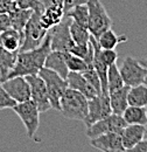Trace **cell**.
Masks as SVG:
<instances>
[{
	"instance_id": "6",
	"label": "cell",
	"mask_w": 147,
	"mask_h": 152,
	"mask_svg": "<svg viewBox=\"0 0 147 152\" xmlns=\"http://www.w3.org/2000/svg\"><path fill=\"white\" fill-rule=\"evenodd\" d=\"M12 110L18 115L21 122L23 123L28 138L34 139L40 126V111L35 103L32 99H29L15 104L12 108Z\"/></svg>"
},
{
	"instance_id": "17",
	"label": "cell",
	"mask_w": 147,
	"mask_h": 152,
	"mask_svg": "<svg viewBox=\"0 0 147 152\" xmlns=\"http://www.w3.org/2000/svg\"><path fill=\"white\" fill-rule=\"evenodd\" d=\"M44 68H48L55 72L63 78H67V76L69 74V69L67 67L65 58H64V53L62 52L52 50L44 61Z\"/></svg>"
},
{
	"instance_id": "24",
	"label": "cell",
	"mask_w": 147,
	"mask_h": 152,
	"mask_svg": "<svg viewBox=\"0 0 147 152\" xmlns=\"http://www.w3.org/2000/svg\"><path fill=\"white\" fill-rule=\"evenodd\" d=\"M17 54L14 52H8L0 46V81H4L6 75L14 67L17 61Z\"/></svg>"
},
{
	"instance_id": "21",
	"label": "cell",
	"mask_w": 147,
	"mask_h": 152,
	"mask_svg": "<svg viewBox=\"0 0 147 152\" xmlns=\"http://www.w3.org/2000/svg\"><path fill=\"white\" fill-rule=\"evenodd\" d=\"M33 14L32 10H25V8H20L17 7L15 10H13L11 13H8L9 17V22H11V27L22 32L25 26L27 25L28 20L31 19Z\"/></svg>"
},
{
	"instance_id": "33",
	"label": "cell",
	"mask_w": 147,
	"mask_h": 152,
	"mask_svg": "<svg viewBox=\"0 0 147 152\" xmlns=\"http://www.w3.org/2000/svg\"><path fill=\"white\" fill-rule=\"evenodd\" d=\"M17 2L15 0H0V13H11L13 10H15Z\"/></svg>"
},
{
	"instance_id": "38",
	"label": "cell",
	"mask_w": 147,
	"mask_h": 152,
	"mask_svg": "<svg viewBox=\"0 0 147 152\" xmlns=\"http://www.w3.org/2000/svg\"><path fill=\"white\" fill-rule=\"evenodd\" d=\"M139 61H140V63L147 69V58H141V60H139Z\"/></svg>"
},
{
	"instance_id": "36",
	"label": "cell",
	"mask_w": 147,
	"mask_h": 152,
	"mask_svg": "<svg viewBox=\"0 0 147 152\" xmlns=\"http://www.w3.org/2000/svg\"><path fill=\"white\" fill-rule=\"evenodd\" d=\"M125 152H147V139L140 140L138 144H135L133 148H131Z\"/></svg>"
},
{
	"instance_id": "9",
	"label": "cell",
	"mask_w": 147,
	"mask_h": 152,
	"mask_svg": "<svg viewBox=\"0 0 147 152\" xmlns=\"http://www.w3.org/2000/svg\"><path fill=\"white\" fill-rule=\"evenodd\" d=\"M126 125L127 124L124 121L122 115L111 114L110 116H108V117H105L103 119H99V121L95 122L91 125L87 126L85 134L90 139H92V138H96V137H98L100 134H104V133L108 132L120 133Z\"/></svg>"
},
{
	"instance_id": "22",
	"label": "cell",
	"mask_w": 147,
	"mask_h": 152,
	"mask_svg": "<svg viewBox=\"0 0 147 152\" xmlns=\"http://www.w3.org/2000/svg\"><path fill=\"white\" fill-rule=\"evenodd\" d=\"M129 105L147 108V86L141 83L135 87H131L127 95Z\"/></svg>"
},
{
	"instance_id": "34",
	"label": "cell",
	"mask_w": 147,
	"mask_h": 152,
	"mask_svg": "<svg viewBox=\"0 0 147 152\" xmlns=\"http://www.w3.org/2000/svg\"><path fill=\"white\" fill-rule=\"evenodd\" d=\"M89 0H64L63 2V11L64 13L68 12L69 10L74 8L75 6H78V5H84L87 4Z\"/></svg>"
},
{
	"instance_id": "20",
	"label": "cell",
	"mask_w": 147,
	"mask_h": 152,
	"mask_svg": "<svg viewBox=\"0 0 147 152\" xmlns=\"http://www.w3.org/2000/svg\"><path fill=\"white\" fill-rule=\"evenodd\" d=\"M64 18L63 7H49L43 11L41 14V23L46 29H50L58 25Z\"/></svg>"
},
{
	"instance_id": "25",
	"label": "cell",
	"mask_w": 147,
	"mask_h": 152,
	"mask_svg": "<svg viewBox=\"0 0 147 152\" xmlns=\"http://www.w3.org/2000/svg\"><path fill=\"white\" fill-rule=\"evenodd\" d=\"M70 35L75 45H88L90 41V32L87 27L71 20L69 26Z\"/></svg>"
},
{
	"instance_id": "19",
	"label": "cell",
	"mask_w": 147,
	"mask_h": 152,
	"mask_svg": "<svg viewBox=\"0 0 147 152\" xmlns=\"http://www.w3.org/2000/svg\"><path fill=\"white\" fill-rule=\"evenodd\" d=\"M122 116L126 124L147 125V108L129 105Z\"/></svg>"
},
{
	"instance_id": "30",
	"label": "cell",
	"mask_w": 147,
	"mask_h": 152,
	"mask_svg": "<svg viewBox=\"0 0 147 152\" xmlns=\"http://www.w3.org/2000/svg\"><path fill=\"white\" fill-rule=\"evenodd\" d=\"M84 77L91 83V86L100 94L102 93V86H100V80H99V76L96 73V70L93 69V67H89L85 72L82 73Z\"/></svg>"
},
{
	"instance_id": "32",
	"label": "cell",
	"mask_w": 147,
	"mask_h": 152,
	"mask_svg": "<svg viewBox=\"0 0 147 152\" xmlns=\"http://www.w3.org/2000/svg\"><path fill=\"white\" fill-rule=\"evenodd\" d=\"M99 56H100V58H102L108 66H111V64H113V63H117L118 53L116 52V49H103V48L100 47Z\"/></svg>"
},
{
	"instance_id": "10",
	"label": "cell",
	"mask_w": 147,
	"mask_h": 152,
	"mask_svg": "<svg viewBox=\"0 0 147 152\" xmlns=\"http://www.w3.org/2000/svg\"><path fill=\"white\" fill-rule=\"evenodd\" d=\"M111 114H112V109H111L109 93H100L99 95L89 99L88 115L83 122L87 126H89L95 122L110 116Z\"/></svg>"
},
{
	"instance_id": "2",
	"label": "cell",
	"mask_w": 147,
	"mask_h": 152,
	"mask_svg": "<svg viewBox=\"0 0 147 152\" xmlns=\"http://www.w3.org/2000/svg\"><path fill=\"white\" fill-rule=\"evenodd\" d=\"M89 99L77 90L68 88L60 101V113L65 118L75 121H84L88 115Z\"/></svg>"
},
{
	"instance_id": "7",
	"label": "cell",
	"mask_w": 147,
	"mask_h": 152,
	"mask_svg": "<svg viewBox=\"0 0 147 152\" xmlns=\"http://www.w3.org/2000/svg\"><path fill=\"white\" fill-rule=\"evenodd\" d=\"M70 22H71V19L64 15L63 20L58 25H56L48 31L50 35L52 50L69 53L70 49L73 48L75 43H74L71 35H70V31H69Z\"/></svg>"
},
{
	"instance_id": "11",
	"label": "cell",
	"mask_w": 147,
	"mask_h": 152,
	"mask_svg": "<svg viewBox=\"0 0 147 152\" xmlns=\"http://www.w3.org/2000/svg\"><path fill=\"white\" fill-rule=\"evenodd\" d=\"M29 87H31V99L35 103L40 114L46 113L52 109L49 96L47 91V87L42 77L39 75H29L26 76Z\"/></svg>"
},
{
	"instance_id": "4",
	"label": "cell",
	"mask_w": 147,
	"mask_h": 152,
	"mask_svg": "<svg viewBox=\"0 0 147 152\" xmlns=\"http://www.w3.org/2000/svg\"><path fill=\"white\" fill-rule=\"evenodd\" d=\"M41 14L39 12H33L31 19L23 28V42L19 52H27L37 48L44 38L47 37L48 29H46L41 23Z\"/></svg>"
},
{
	"instance_id": "12",
	"label": "cell",
	"mask_w": 147,
	"mask_h": 152,
	"mask_svg": "<svg viewBox=\"0 0 147 152\" xmlns=\"http://www.w3.org/2000/svg\"><path fill=\"white\" fill-rule=\"evenodd\" d=\"M1 83L4 89L15 101L17 104L31 99V87L26 77L15 76L1 81Z\"/></svg>"
},
{
	"instance_id": "28",
	"label": "cell",
	"mask_w": 147,
	"mask_h": 152,
	"mask_svg": "<svg viewBox=\"0 0 147 152\" xmlns=\"http://www.w3.org/2000/svg\"><path fill=\"white\" fill-rule=\"evenodd\" d=\"M64 58H65V63H67V67H68L69 72L83 73L89 67H92V66H89L82 57L76 56L71 53H64Z\"/></svg>"
},
{
	"instance_id": "15",
	"label": "cell",
	"mask_w": 147,
	"mask_h": 152,
	"mask_svg": "<svg viewBox=\"0 0 147 152\" xmlns=\"http://www.w3.org/2000/svg\"><path fill=\"white\" fill-rule=\"evenodd\" d=\"M123 145L125 148V151L133 148L135 144H138L140 140H143L146 136V125H139V124H127L123 131L120 132Z\"/></svg>"
},
{
	"instance_id": "27",
	"label": "cell",
	"mask_w": 147,
	"mask_h": 152,
	"mask_svg": "<svg viewBox=\"0 0 147 152\" xmlns=\"http://www.w3.org/2000/svg\"><path fill=\"white\" fill-rule=\"evenodd\" d=\"M65 17L70 18V19L87 27L88 28V19H89V10H88V5L84 4V5H78V6H75L74 8L69 10L68 12L64 13Z\"/></svg>"
},
{
	"instance_id": "5",
	"label": "cell",
	"mask_w": 147,
	"mask_h": 152,
	"mask_svg": "<svg viewBox=\"0 0 147 152\" xmlns=\"http://www.w3.org/2000/svg\"><path fill=\"white\" fill-rule=\"evenodd\" d=\"M39 75L42 77V80L46 83L52 109L60 110L61 97L64 94V91L69 88L67 80L63 78L62 76H60L57 73L48 69V68H44V67L39 72Z\"/></svg>"
},
{
	"instance_id": "26",
	"label": "cell",
	"mask_w": 147,
	"mask_h": 152,
	"mask_svg": "<svg viewBox=\"0 0 147 152\" xmlns=\"http://www.w3.org/2000/svg\"><path fill=\"white\" fill-rule=\"evenodd\" d=\"M124 80L122 77V74L119 72V67L117 66V63H113L109 66L108 69V91H114L120 89L122 87H124Z\"/></svg>"
},
{
	"instance_id": "29",
	"label": "cell",
	"mask_w": 147,
	"mask_h": 152,
	"mask_svg": "<svg viewBox=\"0 0 147 152\" xmlns=\"http://www.w3.org/2000/svg\"><path fill=\"white\" fill-rule=\"evenodd\" d=\"M15 2H17V6L20 8L32 10L33 12H39V13H43L44 11L40 0H15Z\"/></svg>"
},
{
	"instance_id": "18",
	"label": "cell",
	"mask_w": 147,
	"mask_h": 152,
	"mask_svg": "<svg viewBox=\"0 0 147 152\" xmlns=\"http://www.w3.org/2000/svg\"><path fill=\"white\" fill-rule=\"evenodd\" d=\"M131 87L124 86L118 90L109 93L110 97V104L112 109V114L123 115L125 109L129 107V101H127V95Z\"/></svg>"
},
{
	"instance_id": "1",
	"label": "cell",
	"mask_w": 147,
	"mask_h": 152,
	"mask_svg": "<svg viewBox=\"0 0 147 152\" xmlns=\"http://www.w3.org/2000/svg\"><path fill=\"white\" fill-rule=\"evenodd\" d=\"M50 52V35L49 33H47V37L37 48L27 52H18L14 67L6 75L4 81L15 76L26 77L29 75H37L39 72L44 67V61Z\"/></svg>"
},
{
	"instance_id": "35",
	"label": "cell",
	"mask_w": 147,
	"mask_h": 152,
	"mask_svg": "<svg viewBox=\"0 0 147 152\" xmlns=\"http://www.w3.org/2000/svg\"><path fill=\"white\" fill-rule=\"evenodd\" d=\"M41 5L43 6V10L49 7H63L64 0H40Z\"/></svg>"
},
{
	"instance_id": "16",
	"label": "cell",
	"mask_w": 147,
	"mask_h": 152,
	"mask_svg": "<svg viewBox=\"0 0 147 152\" xmlns=\"http://www.w3.org/2000/svg\"><path fill=\"white\" fill-rule=\"evenodd\" d=\"M23 42V32L17 31L12 27L0 33V46L8 52L18 53Z\"/></svg>"
},
{
	"instance_id": "14",
	"label": "cell",
	"mask_w": 147,
	"mask_h": 152,
	"mask_svg": "<svg viewBox=\"0 0 147 152\" xmlns=\"http://www.w3.org/2000/svg\"><path fill=\"white\" fill-rule=\"evenodd\" d=\"M65 80L68 82L69 88H71L74 90H77L78 93H81L82 95L85 96L88 99H91L97 95H99V93L92 87L91 83L84 77V75L82 73L69 72Z\"/></svg>"
},
{
	"instance_id": "39",
	"label": "cell",
	"mask_w": 147,
	"mask_h": 152,
	"mask_svg": "<svg viewBox=\"0 0 147 152\" xmlns=\"http://www.w3.org/2000/svg\"><path fill=\"white\" fill-rule=\"evenodd\" d=\"M144 83H145V84L147 86V77H146V80H145V82H144Z\"/></svg>"
},
{
	"instance_id": "31",
	"label": "cell",
	"mask_w": 147,
	"mask_h": 152,
	"mask_svg": "<svg viewBox=\"0 0 147 152\" xmlns=\"http://www.w3.org/2000/svg\"><path fill=\"white\" fill-rule=\"evenodd\" d=\"M15 101L7 94V91L4 89L2 83L0 81V110L5 109H12L15 105Z\"/></svg>"
},
{
	"instance_id": "13",
	"label": "cell",
	"mask_w": 147,
	"mask_h": 152,
	"mask_svg": "<svg viewBox=\"0 0 147 152\" xmlns=\"http://www.w3.org/2000/svg\"><path fill=\"white\" fill-rule=\"evenodd\" d=\"M92 148L102 152H125L119 132H108L90 139Z\"/></svg>"
},
{
	"instance_id": "8",
	"label": "cell",
	"mask_w": 147,
	"mask_h": 152,
	"mask_svg": "<svg viewBox=\"0 0 147 152\" xmlns=\"http://www.w3.org/2000/svg\"><path fill=\"white\" fill-rule=\"evenodd\" d=\"M119 72L124 80L125 86L135 87L145 82L147 77V69L140 63L139 60L132 56H126L119 67Z\"/></svg>"
},
{
	"instance_id": "37",
	"label": "cell",
	"mask_w": 147,
	"mask_h": 152,
	"mask_svg": "<svg viewBox=\"0 0 147 152\" xmlns=\"http://www.w3.org/2000/svg\"><path fill=\"white\" fill-rule=\"evenodd\" d=\"M11 27V22H9V17L6 13H0V33L4 32L5 29Z\"/></svg>"
},
{
	"instance_id": "3",
	"label": "cell",
	"mask_w": 147,
	"mask_h": 152,
	"mask_svg": "<svg viewBox=\"0 0 147 152\" xmlns=\"http://www.w3.org/2000/svg\"><path fill=\"white\" fill-rule=\"evenodd\" d=\"M87 5L89 10L88 29L90 35L98 39L105 31L111 28L112 20L100 0H89Z\"/></svg>"
},
{
	"instance_id": "23",
	"label": "cell",
	"mask_w": 147,
	"mask_h": 152,
	"mask_svg": "<svg viewBox=\"0 0 147 152\" xmlns=\"http://www.w3.org/2000/svg\"><path fill=\"white\" fill-rule=\"evenodd\" d=\"M97 40H98L99 46L103 49H116V47L119 43L127 41V37L126 35H117L110 28V29L105 31Z\"/></svg>"
}]
</instances>
